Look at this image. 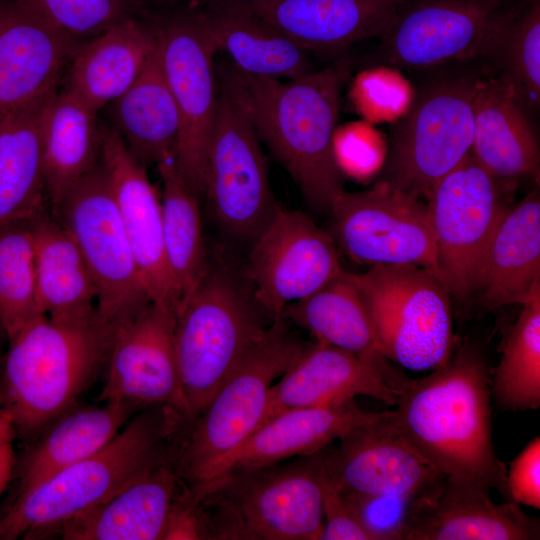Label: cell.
Segmentation results:
<instances>
[{"mask_svg":"<svg viewBox=\"0 0 540 540\" xmlns=\"http://www.w3.org/2000/svg\"><path fill=\"white\" fill-rule=\"evenodd\" d=\"M81 43L20 3L0 1V123L57 94Z\"/></svg>","mask_w":540,"mask_h":540,"instance_id":"obj_20","label":"cell"},{"mask_svg":"<svg viewBox=\"0 0 540 540\" xmlns=\"http://www.w3.org/2000/svg\"><path fill=\"white\" fill-rule=\"evenodd\" d=\"M524 0H402L382 37L391 64L427 68L500 52Z\"/></svg>","mask_w":540,"mask_h":540,"instance_id":"obj_9","label":"cell"},{"mask_svg":"<svg viewBox=\"0 0 540 540\" xmlns=\"http://www.w3.org/2000/svg\"><path fill=\"white\" fill-rule=\"evenodd\" d=\"M101 164L150 300L177 310L180 293L169 269L161 199L146 165L113 127H101Z\"/></svg>","mask_w":540,"mask_h":540,"instance_id":"obj_19","label":"cell"},{"mask_svg":"<svg viewBox=\"0 0 540 540\" xmlns=\"http://www.w3.org/2000/svg\"><path fill=\"white\" fill-rule=\"evenodd\" d=\"M490 491L444 477L406 540H535L537 518L513 501L495 504Z\"/></svg>","mask_w":540,"mask_h":540,"instance_id":"obj_28","label":"cell"},{"mask_svg":"<svg viewBox=\"0 0 540 540\" xmlns=\"http://www.w3.org/2000/svg\"><path fill=\"white\" fill-rule=\"evenodd\" d=\"M272 318L229 270L208 265L175 313L174 348L188 407L200 414Z\"/></svg>","mask_w":540,"mask_h":540,"instance_id":"obj_5","label":"cell"},{"mask_svg":"<svg viewBox=\"0 0 540 540\" xmlns=\"http://www.w3.org/2000/svg\"><path fill=\"white\" fill-rule=\"evenodd\" d=\"M38 303L58 321L97 315V291L84 258L69 232L52 213L32 220Z\"/></svg>","mask_w":540,"mask_h":540,"instance_id":"obj_31","label":"cell"},{"mask_svg":"<svg viewBox=\"0 0 540 540\" xmlns=\"http://www.w3.org/2000/svg\"><path fill=\"white\" fill-rule=\"evenodd\" d=\"M64 35L84 42L134 18L143 0H14Z\"/></svg>","mask_w":540,"mask_h":540,"instance_id":"obj_39","label":"cell"},{"mask_svg":"<svg viewBox=\"0 0 540 540\" xmlns=\"http://www.w3.org/2000/svg\"><path fill=\"white\" fill-rule=\"evenodd\" d=\"M282 316L308 330L316 340L354 354L375 366L398 394L411 381L384 355L363 298L342 270L309 296L285 306Z\"/></svg>","mask_w":540,"mask_h":540,"instance_id":"obj_23","label":"cell"},{"mask_svg":"<svg viewBox=\"0 0 540 540\" xmlns=\"http://www.w3.org/2000/svg\"><path fill=\"white\" fill-rule=\"evenodd\" d=\"M506 486L510 501L540 508V438L536 436L510 462Z\"/></svg>","mask_w":540,"mask_h":540,"instance_id":"obj_44","label":"cell"},{"mask_svg":"<svg viewBox=\"0 0 540 540\" xmlns=\"http://www.w3.org/2000/svg\"><path fill=\"white\" fill-rule=\"evenodd\" d=\"M521 306L490 380L491 396L504 410L540 406V287Z\"/></svg>","mask_w":540,"mask_h":540,"instance_id":"obj_37","label":"cell"},{"mask_svg":"<svg viewBox=\"0 0 540 540\" xmlns=\"http://www.w3.org/2000/svg\"><path fill=\"white\" fill-rule=\"evenodd\" d=\"M96 114L62 90L51 98L44 110L42 159L52 211L100 162L101 127Z\"/></svg>","mask_w":540,"mask_h":540,"instance_id":"obj_33","label":"cell"},{"mask_svg":"<svg viewBox=\"0 0 540 540\" xmlns=\"http://www.w3.org/2000/svg\"><path fill=\"white\" fill-rule=\"evenodd\" d=\"M182 485L175 469L162 463L52 532L65 540H162Z\"/></svg>","mask_w":540,"mask_h":540,"instance_id":"obj_26","label":"cell"},{"mask_svg":"<svg viewBox=\"0 0 540 540\" xmlns=\"http://www.w3.org/2000/svg\"><path fill=\"white\" fill-rule=\"evenodd\" d=\"M157 46L156 26L135 18L113 26L80 44L62 91L97 113L134 83Z\"/></svg>","mask_w":540,"mask_h":540,"instance_id":"obj_25","label":"cell"},{"mask_svg":"<svg viewBox=\"0 0 540 540\" xmlns=\"http://www.w3.org/2000/svg\"><path fill=\"white\" fill-rule=\"evenodd\" d=\"M111 104L113 128L142 163L157 165L175 155L179 115L163 71L159 43L138 78Z\"/></svg>","mask_w":540,"mask_h":540,"instance_id":"obj_34","label":"cell"},{"mask_svg":"<svg viewBox=\"0 0 540 540\" xmlns=\"http://www.w3.org/2000/svg\"><path fill=\"white\" fill-rule=\"evenodd\" d=\"M291 325L284 316L275 317L187 426L174 468L185 487L194 486L259 427L274 381L307 345Z\"/></svg>","mask_w":540,"mask_h":540,"instance_id":"obj_6","label":"cell"},{"mask_svg":"<svg viewBox=\"0 0 540 540\" xmlns=\"http://www.w3.org/2000/svg\"><path fill=\"white\" fill-rule=\"evenodd\" d=\"M496 180L470 151L427 198L441 280L461 300L474 294L484 251L506 209Z\"/></svg>","mask_w":540,"mask_h":540,"instance_id":"obj_14","label":"cell"},{"mask_svg":"<svg viewBox=\"0 0 540 540\" xmlns=\"http://www.w3.org/2000/svg\"><path fill=\"white\" fill-rule=\"evenodd\" d=\"M490 397L485 357L477 345L465 343L430 375L411 379L393 416L401 433L441 474L496 489L509 500L507 470L492 442Z\"/></svg>","mask_w":540,"mask_h":540,"instance_id":"obj_1","label":"cell"},{"mask_svg":"<svg viewBox=\"0 0 540 540\" xmlns=\"http://www.w3.org/2000/svg\"><path fill=\"white\" fill-rule=\"evenodd\" d=\"M181 425L184 420L174 410L146 407L97 452L16 493L0 516V540L49 535L63 522L166 463L167 443Z\"/></svg>","mask_w":540,"mask_h":540,"instance_id":"obj_3","label":"cell"},{"mask_svg":"<svg viewBox=\"0 0 540 540\" xmlns=\"http://www.w3.org/2000/svg\"><path fill=\"white\" fill-rule=\"evenodd\" d=\"M156 29L163 71L179 115L174 160L191 191L204 196L218 102V49L199 9L176 15Z\"/></svg>","mask_w":540,"mask_h":540,"instance_id":"obj_12","label":"cell"},{"mask_svg":"<svg viewBox=\"0 0 540 540\" xmlns=\"http://www.w3.org/2000/svg\"><path fill=\"white\" fill-rule=\"evenodd\" d=\"M113 330L98 314L83 321L42 315L8 339L0 409L16 432H37L71 409L107 360Z\"/></svg>","mask_w":540,"mask_h":540,"instance_id":"obj_4","label":"cell"},{"mask_svg":"<svg viewBox=\"0 0 540 540\" xmlns=\"http://www.w3.org/2000/svg\"><path fill=\"white\" fill-rule=\"evenodd\" d=\"M209 539L199 502L183 487L167 517L162 540Z\"/></svg>","mask_w":540,"mask_h":540,"instance_id":"obj_45","label":"cell"},{"mask_svg":"<svg viewBox=\"0 0 540 540\" xmlns=\"http://www.w3.org/2000/svg\"><path fill=\"white\" fill-rule=\"evenodd\" d=\"M540 287V197L534 190L506 208L484 251L474 294L493 310L522 305Z\"/></svg>","mask_w":540,"mask_h":540,"instance_id":"obj_27","label":"cell"},{"mask_svg":"<svg viewBox=\"0 0 540 540\" xmlns=\"http://www.w3.org/2000/svg\"><path fill=\"white\" fill-rule=\"evenodd\" d=\"M30 222L0 228V326L8 339L44 315L37 297Z\"/></svg>","mask_w":540,"mask_h":540,"instance_id":"obj_38","label":"cell"},{"mask_svg":"<svg viewBox=\"0 0 540 540\" xmlns=\"http://www.w3.org/2000/svg\"><path fill=\"white\" fill-rule=\"evenodd\" d=\"M200 8L218 52L254 76L291 80L312 72L308 51L238 0H203Z\"/></svg>","mask_w":540,"mask_h":540,"instance_id":"obj_30","label":"cell"},{"mask_svg":"<svg viewBox=\"0 0 540 540\" xmlns=\"http://www.w3.org/2000/svg\"><path fill=\"white\" fill-rule=\"evenodd\" d=\"M329 214L336 245L357 263L415 265L441 280L428 207L420 198L380 181L365 191L345 190Z\"/></svg>","mask_w":540,"mask_h":540,"instance_id":"obj_13","label":"cell"},{"mask_svg":"<svg viewBox=\"0 0 540 540\" xmlns=\"http://www.w3.org/2000/svg\"><path fill=\"white\" fill-rule=\"evenodd\" d=\"M401 1L255 0L245 3L253 13L307 51H327L381 36Z\"/></svg>","mask_w":540,"mask_h":540,"instance_id":"obj_24","label":"cell"},{"mask_svg":"<svg viewBox=\"0 0 540 540\" xmlns=\"http://www.w3.org/2000/svg\"><path fill=\"white\" fill-rule=\"evenodd\" d=\"M137 407L119 401L68 410L48 431L22 465L17 493L92 455L108 444L135 415Z\"/></svg>","mask_w":540,"mask_h":540,"instance_id":"obj_35","label":"cell"},{"mask_svg":"<svg viewBox=\"0 0 540 540\" xmlns=\"http://www.w3.org/2000/svg\"><path fill=\"white\" fill-rule=\"evenodd\" d=\"M176 311L150 302L114 326L99 400L135 407H166L187 424L174 348Z\"/></svg>","mask_w":540,"mask_h":540,"instance_id":"obj_17","label":"cell"},{"mask_svg":"<svg viewBox=\"0 0 540 540\" xmlns=\"http://www.w3.org/2000/svg\"><path fill=\"white\" fill-rule=\"evenodd\" d=\"M337 245L306 213L281 210L252 243L245 277L272 317L342 272Z\"/></svg>","mask_w":540,"mask_h":540,"instance_id":"obj_16","label":"cell"},{"mask_svg":"<svg viewBox=\"0 0 540 540\" xmlns=\"http://www.w3.org/2000/svg\"><path fill=\"white\" fill-rule=\"evenodd\" d=\"M15 432L10 415L0 409V494L11 480L15 465L13 449Z\"/></svg>","mask_w":540,"mask_h":540,"instance_id":"obj_46","label":"cell"},{"mask_svg":"<svg viewBox=\"0 0 540 540\" xmlns=\"http://www.w3.org/2000/svg\"><path fill=\"white\" fill-rule=\"evenodd\" d=\"M351 92L358 110L371 120L396 118L409 107V86L391 70L375 69L360 74Z\"/></svg>","mask_w":540,"mask_h":540,"instance_id":"obj_42","label":"cell"},{"mask_svg":"<svg viewBox=\"0 0 540 540\" xmlns=\"http://www.w3.org/2000/svg\"><path fill=\"white\" fill-rule=\"evenodd\" d=\"M476 80L442 81L415 100L393 132L382 181L427 200L471 151Z\"/></svg>","mask_w":540,"mask_h":540,"instance_id":"obj_11","label":"cell"},{"mask_svg":"<svg viewBox=\"0 0 540 540\" xmlns=\"http://www.w3.org/2000/svg\"><path fill=\"white\" fill-rule=\"evenodd\" d=\"M504 52L510 78L518 90L540 97V2L524 0L506 32Z\"/></svg>","mask_w":540,"mask_h":540,"instance_id":"obj_41","label":"cell"},{"mask_svg":"<svg viewBox=\"0 0 540 540\" xmlns=\"http://www.w3.org/2000/svg\"><path fill=\"white\" fill-rule=\"evenodd\" d=\"M323 531L320 540H371L353 508L327 478L322 465Z\"/></svg>","mask_w":540,"mask_h":540,"instance_id":"obj_43","label":"cell"},{"mask_svg":"<svg viewBox=\"0 0 540 540\" xmlns=\"http://www.w3.org/2000/svg\"><path fill=\"white\" fill-rule=\"evenodd\" d=\"M51 100L26 107L0 123V228L30 222L49 205L41 127Z\"/></svg>","mask_w":540,"mask_h":540,"instance_id":"obj_32","label":"cell"},{"mask_svg":"<svg viewBox=\"0 0 540 540\" xmlns=\"http://www.w3.org/2000/svg\"><path fill=\"white\" fill-rule=\"evenodd\" d=\"M382 415L383 412L362 410L354 399L281 412L258 427L239 447L214 464L188 489L228 475L315 454L356 427L373 422Z\"/></svg>","mask_w":540,"mask_h":540,"instance_id":"obj_21","label":"cell"},{"mask_svg":"<svg viewBox=\"0 0 540 540\" xmlns=\"http://www.w3.org/2000/svg\"><path fill=\"white\" fill-rule=\"evenodd\" d=\"M350 273L390 361L426 371L449 360L456 341L451 294L434 273L415 265H373Z\"/></svg>","mask_w":540,"mask_h":540,"instance_id":"obj_7","label":"cell"},{"mask_svg":"<svg viewBox=\"0 0 540 540\" xmlns=\"http://www.w3.org/2000/svg\"><path fill=\"white\" fill-rule=\"evenodd\" d=\"M219 69L247 109L260 141L306 202L329 214L345 191L334 147L345 67L333 64L286 81L233 66Z\"/></svg>","mask_w":540,"mask_h":540,"instance_id":"obj_2","label":"cell"},{"mask_svg":"<svg viewBox=\"0 0 540 540\" xmlns=\"http://www.w3.org/2000/svg\"><path fill=\"white\" fill-rule=\"evenodd\" d=\"M160 1H177V0H160ZM238 1L249 2V1H255V0H238Z\"/></svg>","mask_w":540,"mask_h":540,"instance_id":"obj_47","label":"cell"},{"mask_svg":"<svg viewBox=\"0 0 540 540\" xmlns=\"http://www.w3.org/2000/svg\"><path fill=\"white\" fill-rule=\"evenodd\" d=\"M322 451L228 475L194 489L219 491L232 505L247 539L320 540Z\"/></svg>","mask_w":540,"mask_h":540,"instance_id":"obj_15","label":"cell"},{"mask_svg":"<svg viewBox=\"0 0 540 540\" xmlns=\"http://www.w3.org/2000/svg\"><path fill=\"white\" fill-rule=\"evenodd\" d=\"M364 395L395 406L398 394L380 371L352 353L315 340L273 384L259 427L281 412L341 403Z\"/></svg>","mask_w":540,"mask_h":540,"instance_id":"obj_22","label":"cell"},{"mask_svg":"<svg viewBox=\"0 0 540 540\" xmlns=\"http://www.w3.org/2000/svg\"><path fill=\"white\" fill-rule=\"evenodd\" d=\"M92 275L97 314L115 326L150 302L104 168L99 164L52 211Z\"/></svg>","mask_w":540,"mask_h":540,"instance_id":"obj_10","label":"cell"},{"mask_svg":"<svg viewBox=\"0 0 540 540\" xmlns=\"http://www.w3.org/2000/svg\"><path fill=\"white\" fill-rule=\"evenodd\" d=\"M218 102L208 147L204 196L220 226L254 242L278 212L260 139L240 97L218 69Z\"/></svg>","mask_w":540,"mask_h":540,"instance_id":"obj_8","label":"cell"},{"mask_svg":"<svg viewBox=\"0 0 540 540\" xmlns=\"http://www.w3.org/2000/svg\"><path fill=\"white\" fill-rule=\"evenodd\" d=\"M322 451V465L341 493L396 495L421 489L441 474L397 427L393 410L351 430Z\"/></svg>","mask_w":540,"mask_h":540,"instance_id":"obj_18","label":"cell"},{"mask_svg":"<svg viewBox=\"0 0 540 540\" xmlns=\"http://www.w3.org/2000/svg\"><path fill=\"white\" fill-rule=\"evenodd\" d=\"M157 168L162 181L160 199L165 254L181 303L197 287L209 265L198 197L177 169L174 156L159 162Z\"/></svg>","mask_w":540,"mask_h":540,"instance_id":"obj_36","label":"cell"},{"mask_svg":"<svg viewBox=\"0 0 540 540\" xmlns=\"http://www.w3.org/2000/svg\"><path fill=\"white\" fill-rule=\"evenodd\" d=\"M471 153L496 178L538 174V144L509 76L476 80Z\"/></svg>","mask_w":540,"mask_h":540,"instance_id":"obj_29","label":"cell"},{"mask_svg":"<svg viewBox=\"0 0 540 540\" xmlns=\"http://www.w3.org/2000/svg\"><path fill=\"white\" fill-rule=\"evenodd\" d=\"M443 477L429 486L403 494H342L371 540H406Z\"/></svg>","mask_w":540,"mask_h":540,"instance_id":"obj_40","label":"cell"}]
</instances>
